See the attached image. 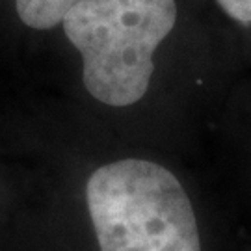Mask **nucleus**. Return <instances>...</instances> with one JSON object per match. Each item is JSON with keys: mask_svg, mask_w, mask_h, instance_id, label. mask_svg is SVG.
I'll use <instances>...</instances> for the list:
<instances>
[{"mask_svg": "<svg viewBox=\"0 0 251 251\" xmlns=\"http://www.w3.org/2000/svg\"><path fill=\"white\" fill-rule=\"evenodd\" d=\"M175 21V0H78L62 26L82 56V80L91 97L117 108L144 99L152 54Z\"/></svg>", "mask_w": 251, "mask_h": 251, "instance_id": "f257e3e1", "label": "nucleus"}, {"mask_svg": "<svg viewBox=\"0 0 251 251\" xmlns=\"http://www.w3.org/2000/svg\"><path fill=\"white\" fill-rule=\"evenodd\" d=\"M216 2L231 19L244 25L251 23V0H216Z\"/></svg>", "mask_w": 251, "mask_h": 251, "instance_id": "20e7f679", "label": "nucleus"}, {"mask_svg": "<svg viewBox=\"0 0 251 251\" xmlns=\"http://www.w3.org/2000/svg\"><path fill=\"white\" fill-rule=\"evenodd\" d=\"M78 0H15L19 19L30 28L50 30L62 25L63 17Z\"/></svg>", "mask_w": 251, "mask_h": 251, "instance_id": "7ed1b4c3", "label": "nucleus"}, {"mask_svg": "<svg viewBox=\"0 0 251 251\" xmlns=\"http://www.w3.org/2000/svg\"><path fill=\"white\" fill-rule=\"evenodd\" d=\"M86 201L100 251H201L186 190L156 162L100 166L88 180Z\"/></svg>", "mask_w": 251, "mask_h": 251, "instance_id": "f03ea898", "label": "nucleus"}]
</instances>
